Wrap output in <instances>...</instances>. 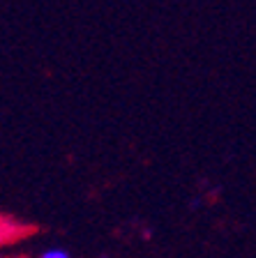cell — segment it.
I'll return each mask as SVG.
<instances>
[{"label": "cell", "mask_w": 256, "mask_h": 258, "mask_svg": "<svg viewBox=\"0 0 256 258\" xmlns=\"http://www.w3.org/2000/svg\"><path fill=\"white\" fill-rule=\"evenodd\" d=\"M37 231L35 224H26V221L16 219L12 215H0V247L5 244H14L19 240H26Z\"/></svg>", "instance_id": "obj_1"}, {"label": "cell", "mask_w": 256, "mask_h": 258, "mask_svg": "<svg viewBox=\"0 0 256 258\" xmlns=\"http://www.w3.org/2000/svg\"><path fill=\"white\" fill-rule=\"evenodd\" d=\"M42 258H70V253L65 249H48V251L42 253Z\"/></svg>", "instance_id": "obj_2"}]
</instances>
